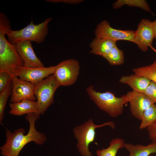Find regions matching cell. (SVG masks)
Instances as JSON below:
<instances>
[{"mask_svg":"<svg viewBox=\"0 0 156 156\" xmlns=\"http://www.w3.org/2000/svg\"><path fill=\"white\" fill-rule=\"evenodd\" d=\"M39 117L40 115L34 113L27 114L25 118L29 126L26 135L25 134V130L22 128L13 132L5 129V142L0 148L2 156H18L24 147L31 142L39 145L44 144L47 140L46 136L43 133L37 131L35 127V122Z\"/></svg>","mask_w":156,"mask_h":156,"instance_id":"cell-1","label":"cell"},{"mask_svg":"<svg viewBox=\"0 0 156 156\" xmlns=\"http://www.w3.org/2000/svg\"><path fill=\"white\" fill-rule=\"evenodd\" d=\"M12 29L8 18L0 13V73L5 72L12 77L16 76L18 68L23 66V62L14 45L10 43L5 35Z\"/></svg>","mask_w":156,"mask_h":156,"instance_id":"cell-2","label":"cell"},{"mask_svg":"<svg viewBox=\"0 0 156 156\" xmlns=\"http://www.w3.org/2000/svg\"><path fill=\"white\" fill-rule=\"evenodd\" d=\"M86 92L96 105L112 117L121 115L123 112L124 105L128 103L126 95L118 97L111 91L101 92L96 91L92 85L87 88Z\"/></svg>","mask_w":156,"mask_h":156,"instance_id":"cell-3","label":"cell"},{"mask_svg":"<svg viewBox=\"0 0 156 156\" xmlns=\"http://www.w3.org/2000/svg\"><path fill=\"white\" fill-rule=\"evenodd\" d=\"M52 19V18H48L38 24H34L32 21L21 29H11L7 33L8 41L12 44L25 40L40 44L44 40L48 34V24Z\"/></svg>","mask_w":156,"mask_h":156,"instance_id":"cell-4","label":"cell"},{"mask_svg":"<svg viewBox=\"0 0 156 156\" xmlns=\"http://www.w3.org/2000/svg\"><path fill=\"white\" fill-rule=\"evenodd\" d=\"M109 126L114 129V123L111 121L103 124L96 125L92 119H90L83 123L75 127L73 129V133L77 142L76 147L82 156H92L89 146L93 142L96 135V129L98 128Z\"/></svg>","mask_w":156,"mask_h":156,"instance_id":"cell-5","label":"cell"},{"mask_svg":"<svg viewBox=\"0 0 156 156\" xmlns=\"http://www.w3.org/2000/svg\"><path fill=\"white\" fill-rule=\"evenodd\" d=\"M60 86L53 74L35 85L34 94L40 115L43 114L53 103L54 93Z\"/></svg>","mask_w":156,"mask_h":156,"instance_id":"cell-6","label":"cell"},{"mask_svg":"<svg viewBox=\"0 0 156 156\" xmlns=\"http://www.w3.org/2000/svg\"><path fill=\"white\" fill-rule=\"evenodd\" d=\"M57 65L53 75L60 86H70L76 82L80 70L77 60L68 59L61 62Z\"/></svg>","mask_w":156,"mask_h":156,"instance_id":"cell-7","label":"cell"},{"mask_svg":"<svg viewBox=\"0 0 156 156\" xmlns=\"http://www.w3.org/2000/svg\"><path fill=\"white\" fill-rule=\"evenodd\" d=\"M94 33L97 38L107 39L116 42L124 40L134 42L135 31L113 28L109 22L105 20L97 25Z\"/></svg>","mask_w":156,"mask_h":156,"instance_id":"cell-8","label":"cell"},{"mask_svg":"<svg viewBox=\"0 0 156 156\" xmlns=\"http://www.w3.org/2000/svg\"><path fill=\"white\" fill-rule=\"evenodd\" d=\"M12 89L10 102L11 103L19 102L27 99L35 101L34 94L35 85L20 79L17 76L12 77Z\"/></svg>","mask_w":156,"mask_h":156,"instance_id":"cell-9","label":"cell"},{"mask_svg":"<svg viewBox=\"0 0 156 156\" xmlns=\"http://www.w3.org/2000/svg\"><path fill=\"white\" fill-rule=\"evenodd\" d=\"M57 67V65L47 67L29 68L23 66L18 68L16 76L35 85L53 74Z\"/></svg>","mask_w":156,"mask_h":156,"instance_id":"cell-10","label":"cell"},{"mask_svg":"<svg viewBox=\"0 0 156 156\" xmlns=\"http://www.w3.org/2000/svg\"><path fill=\"white\" fill-rule=\"evenodd\" d=\"M154 39L153 21L148 19H142L135 31L134 43L141 50L145 52L151 47Z\"/></svg>","mask_w":156,"mask_h":156,"instance_id":"cell-11","label":"cell"},{"mask_svg":"<svg viewBox=\"0 0 156 156\" xmlns=\"http://www.w3.org/2000/svg\"><path fill=\"white\" fill-rule=\"evenodd\" d=\"M126 95L130 104L131 113L135 118L141 120L144 111L151 105L155 103L144 93L132 90Z\"/></svg>","mask_w":156,"mask_h":156,"instance_id":"cell-12","label":"cell"},{"mask_svg":"<svg viewBox=\"0 0 156 156\" xmlns=\"http://www.w3.org/2000/svg\"><path fill=\"white\" fill-rule=\"evenodd\" d=\"M13 45L23 62V66L29 68L44 67L36 55L31 41L25 40Z\"/></svg>","mask_w":156,"mask_h":156,"instance_id":"cell-13","label":"cell"},{"mask_svg":"<svg viewBox=\"0 0 156 156\" xmlns=\"http://www.w3.org/2000/svg\"><path fill=\"white\" fill-rule=\"evenodd\" d=\"M9 113L15 116H21L34 113L40 115L36 101L24 99L16 103H10Z\"/></svg>","mask_w":156,"mask_h":156,"instance_id":"cell-14","label":"cell"},{"mask_svg":"<svg viewBox=\"0 0 156 156\" xmlns=\"http://www.w3.org/2000/svg\"><path fill=\"white\" fill-rule=\"evenodd\" d=\"M116 42L111 40L95 37L89 44L91 49L90 53L103 57L110 52Z\"/></svg>","mask_w":156,"mask_h":156,"instance_id":"cell-15","label":"cell"},{"mask_svg":"<svg viewBox=\"0 0 156 156\" xmlns=\"http://www.w3.org/2000/svg\"><path fill=\"white\" fill-rule=\"evenodd\" d=\"M151 81L145 77L138 76L135 74L123 76L119 80L120 83L128 85L132 89V90L143 93Z\"/></svg>","mask_w":156,"mask_h":156,"instance_id":"cell-16","label":"cell"},{"mask_svg":"<svg viewBox=\"0 0 156 156\" xmlns=\"http://www.w3.org/2000/svg\"><path fill=\"white\" fill-rule=\"evenodd\" d=\"M124 148L129 153V156H149L156 153V144L152 142L146 146L125 143Z\"/></svg>","mask_w":156,"mask_h":156,"instance_id":"cell-17","label":"cell"},{"mask_svg":"<svg viewBox=\"0 0 156 156\" xmlns=\"http://www.w3.org/2000/svg\"><path fill=\"white\" fill-rule=\"evenodd\" d=\"M125 143L122 139L119 138L113 139L107 148L97 150L96 154L97 156H116L118 150L124 148Z\"/></svg>","mask_w":156,"mask_h":156,"instance_id":"cell-18","label":"cell"},{"mask_svg":"<svg viewBox=\"0 0 156 156\" xmlns=\"http://www.w3.org/2000/svg\"><path fill=\"white\" fill-rule=\"evenodd\" d=\"M132 70L135 75L145 77L156 83V60L150 65Z\"/></svg>","mask_w":156,"mask_h":156,"instance_id":"cell-19","label":"cell"},{"mask_svg":"<svg viewBox=\"0 0 156 156\" xmlns=\"http://www.w3.org/2000/svg\"><path fill=\"white\" fill-rule=\"evenodd\" d=\"M125 5L139 8L153 14L146 1L145 0H118L113 3L112 6L113 8L117 9Z\"/></svg>","mask_w":156,"mask_h":156,"instance_id":"cell-20","label":"cell"},{"mask_svg":"<svg viewBox=\"0 0 156 156\" xmlns=\"http://www.w3.org/2000/svg\"><path fill=\"white\" fill-rule=\"evenodd\" d=\"M156 120V104H153L144 112L139 126L140 129H144L152 125Z\"/></svg>","mask_w":156,"mask_h":156,"instance_id":"cell-21","label":"cell"},{"mask_svg":"<svg viewBox=\"0 0 156 156\" xmlns=\"http://www.w3.org/2000/svg\"><path fill=\"white\" fill-rule=\"evenodd\" d=\"M103 57L111 65H121L124 63V61L123 52L117 47L116 44L109 53Z\"/></svg>","mask_w":156,"mask_h":156,"instance_id":"cell-22","label":"cell"},{"mask_svg":"<svg viewBox=\"0 0 156 156\" xmlns=\"http://www.w3.org/2000/svg\"><path fill=\"white\" fill-rule=\"evenodd\" d=\"M12 89V82L4 91L0 92V122L1 124L4 118V110L8 97L11 94Z\"/></svg>","mask_w":156,"mask_h":156,"instance_id":"cell-23","label":"cell"},{"mask_svg":"<svg viewBox=\"0 0 156 156\" xmlns=\"http://www.w3.org/2000/svg\"><path fill=\"white\" fill-rule=\"evenodd\" d=\"M12 77L5 72L0 73V92L5 90L11 83Z\"/></svg>","mask_w":156,"mask_h":156,"instance_id":"cell-24","label":"cell"},{"mask_svg":"<svg viewBox=\"0 0 156 156\" xmlns=\"http://www.w3.org/2000/svg\"><path fill=\"white\" fill-rule=\"evenodd\" d=\"M143 93L156 103V83L151 81Z\"/></svg>","mask_w":156,"mask_h":156,"instance_id":"cell-25","label":"cell"},{"mask_svg":"<svg viewBox=\"0 0 156 156\" xmlns=\"http://www.w3.org/2000/svg\"><path fill=\"white\" fill-rule=\"evenodd\" d=\"M147 129L152 142L156 144V120L148 127Z\"/></svg>","mask_w":156,"mask_h":156,"instance_id":"cell-26","label":"cell"},{"mask_svg":"<svg viewBox=\"0 0 156 156\" xmlns=\"http://www.w3.org/2000/svg\"><path fill=\"white\" fill-rule=\"evenodd\" d=\"M47 1L51 3H58L63 2L66 3L77 4L83 1L82 0H47Z\"/></svg>","mask_w":156,"mask_h":156,"instance_id":"cell-27","label":"cell"},{"mask_svg":"<svg viewBox=\"0 0 156 156\" xmlns=\"http://www.w3.org/2000/svg\"><path fill=\"white\" fill-rule=\"evenodd\" d=\"M153 27L154 34V39L156 40V19L153 21Z\"/></svg>","mask_w":156,"mask_h":156,"instance_id":"cell-28","label":"cell"},{"mask_svg":"<svg viewBox=\"0 0 156 156\" xmlns=\"http://www.w3.org/2000/svg\"><path fill=\"white\" fill-rule=\"evenodd\" d=\"M149 156H153V155H150Z\"/></svg>","mask_w":156,"mask_h":156,"instance_id":"cell-29","label":"cell"},{"mask_svg":"<svg viewBox=\"0 0 156 156\" xmlns=\"http://www.w3.org/2000/svg\"><path fill=\"white\" fill-rule=\"evenodd\" d=\"M155 156H156V155H155Z\"/></svg>","mask_w":156,"mask_h":156,"instance_id":"cell-30","label":"cell"}]
</instances>
